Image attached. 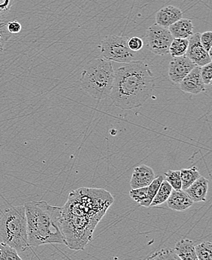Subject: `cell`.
<instances>
[{
  "label": "cell",
  "instance_id": "cell-17",
  "mask_svg": "<svg viewBox=\"0 0 212 260\" xmlns=\"http://www.w3.org/2000/svg\"><path fill=\"white\" fill-rule=\"evenodd\" d=\"M175 252L181 260H198L193 241L183 239L175 244Z\"/></svg>",
  "mask_w": 212,
  "mask_h": 260
},
{
  "label": "cell",
  "instance_id": "cell-1",
  "mask_svg": "<svg viewBox=\"0 0 212 260\" xmlns=\"http://www.w3.org/2000/svg\"><path fill=\"white\" fill-rule=\"evenodd\" d=\"M155 79L148 66L143 61H133L114 71L109 97L113 105L123 110L140 107L152 97Z\"/></svg>",
  "mask_w": 212,
  "mask_h": 260
},
{
  "label": "cell",
  "instance_id": "cell-29",
  "mask_svg": "<svg viewBox=\"0 0 212 260\" xmlns=\"http://www.w3.org/2000/svg\"><path fill=\"white\" fill-rule=\"evenodd\" d=\"M201 77H202V81L205 85L211 84L212 79V63L207 64L201 67L200 70Z\"/></svg>",
  "mask_w": 212,
  "mask_h": 260
},
{
  "label": "cell",
  "instance_id": "cell-26",
  "mask_svg": "<svg viewBox=\"0 0 212 260\" xmlns=\"http://www.w3.org/2000/svg\"><path fill=\"white\" fill-rule=\"evenodd\" d=\"M7 23L6 20H0V53L4 51L6 43L12 36L8 31Z\"/></svg>",
  "mask_w": 212,
  "mask_h": 260
},
{
  "label": "cell",
  "instance_id": "cell-23",
  "mask_svg": "<svg viewBox=\"0 0 212 260\" xmlns=\"http://www.w3.org/2000/svg\"><path fill=\"white\" fill-rule=\"evenodd\" d=\"M147 260H181L173 249H162L159 251L152 253Z\"/></svg>",
  "mask_w": 212,
  "mask_h": 260
},
{
  "label": "cell",
  "instance_id": "cell-12",
  "mask_svg": "<svg viewBox=\"0 0 212 260\" xmlns=\"http://www.w3.org/2000/svg\"><path fill=\"white\" fill-rule=\"evenodd\" d=\"M155 174L152 168L146 165H141L135 168L130 180L132 189L145 187L155 180Z\"/></svg>",
  "mask_w": 212,
  "mask_h": 260
},
{
  "label": "cell",
  "instance_id": "cell-5",
  "mask_svg": "<svg viewBox=\"0 0 212 260\" xmlns=\"http://www.w3.org/2000/svg\"><path fill=\"white\" fill-rule=\"evenodd\" d=\"M0 243L18 252L29 248L24 205L10 207L0 216Z\"/></svg>",
  "mask_w": 212,
  "mask_h": 260
},
{
  "label": "cell",
  "instance_id": "cell-22",
  "mask_svg": "<svg viewBox=\"0 0 212 260\" xmlns=\"http://www.w3.org/2000/svg\"><path fill=\"white\" fill-rule=\"evenodd\" d=\"M198 260H212V244L210 242H204L195 245Z\"/></svg>",
  "mask_w": 212,
  "mask_h": 260
},
{
  "label": "cell",
  "instance_id": "cell-6",
  "mask_svg": "<svg viewBox=\"0 0 212 260\" xmlns=\"http://www.w3.org/2000/svg\"><path fill=\"white\" fill-rule=\"evenodd\" d=\"M100 222L97 219L87 217H61L60 228L64 244L71 250H84L93 240L94 230Z\"/></svg>",
  "mask_w": 212,
  "mask_h": 260
},
{
  "label": "cell",
  "instance_id": "cell-10",
  "mask_svg": "<svg viewBox=\"0 0 212 260\" xmlns=\"http://www.w3.org/2000/svg\"><path fill=\"white\" fill-rule=\"evenodd\" d=\"M195 67L196 66L186 56L172 58L169 66V79L175 84H180Z\"/></svg>",
  "mask_w": 212,
  "mask_h": 260
},
{
  "label": "cell",
  "instance_id": "cell-4",
  "mask_svg": "<svg viewBox=\"0 0 212 260\" xmlns=\"http://www.w3.org/2000/svg\"><path fill=\"white\" fill-rule=\"evenodd\" d=\"M114 79L111 61L96 58L87 62L81 73V89L93 98L103 100L109 97Z\"/></svg>",
  "mask_w": 212,
  "mask_h": 260
},
{
  "label": "cell",
  "instance_id": "cell-7",
  "mask_svg": "<svg viewBox=\"0 0 212 260\" xmlns=\"http://www.w3.org/2000/svg\"><path fill=\"white\" fill-rule=\"evenodd\" d=\"M129 38L110 35L105 38L100 45L104 59L120 63H130L136 60L135 53L127 45Z\"/></svg>",
  "mask_w": 212,
  "mask_h": 260
},
{
  "label": "cell",
  "instance_id": "cell-3",
  "mask_svg": "<svg viewBox=\"0 0 212 260\" xmlns=\"http://www.w3.org/2000/svg\"><path fill=\"white\" fill-rule=\"evenodd\" d=\"M114 201L112 195L106 189L79 188L69 194L67 203L61 207V217L101 220Z\"/></svg>",
  "mask_w": 212,
  "mask_h": 260
},
{
  "label": "cell",
  "instance_id": "cell-14",
  "mask_svg": "<svg viewBox=\"0 0 212 260\" xmlns=\"http://www.w3.org/2000/svg\"><path fill=\"white\" fill-rule=\"evenodd\" d=\"M208 190V180L200 176L192 185L184 191H185L194 203H202L206 202Z\"/></svg>",
  "mask_w": 212,
  "mask_h": 260
},
{
  "label": "cell",
  "instance_id": "cell-27",
  "mask_svg": "<svg viewBox=\"0 0 212 260\" xmlns=\"http://www.w3.org/2000/svg\"><path fill=\"white\" fill-rule=\"evenodd\" d=\"M130 197L133 201L136 203H142L145 200L147 194V186L145 187L137 188V189H132L130 191Z\"/></svg>",
  "mask_w": 212,
  "mask_h": 260
},
{
  "label": "cell",
  "instance_id": "cell-30",
  "mask_svg": "<svg viewBox=\"0 0 212 260\" xmlns=\"http://www.w3.org/2000/svg\"><path fill=\"white\" fill-rule=\"evenodd\" d=\"M127 45L132 51L137 52L142 49L143 46H144V42L139 37H132L128 39Z\"/></svg>",
  "mask_w": 212,
  "mask_h": 260
},
{
  "label": "cell",
  "instance_id": "cell-2",
  "mask_svg": "<svg viewBox=\"0 0 212 260\" xmlns=\"http://www.w3.org/2000/svg\"><path fill=\"white\" fill-rule=\"evenodd\" d=\"M24 208L29 246L64 244L60 228L61 207L40 201L26 203Z\"/></svg>",
  "mask_w": 212,
  "mask_h": 260
},
{
  "label": "cell",
  "instance_id": "cell-15",
  "mask_svg": "<svg viewBox=\"0 0 212 260\" xmlns=\"http://www.w3.org/2000/svg\"><path fill=\"white\" fill-rule=\"evenodd\" d=\"M166 203L170 209L177 211H186L194 203L185 191L182 189L180 190L173 189Z\"/></svg>",
  "mask_w": 212,
  "mask_h": 260
},
{
  "label": "cell",
  "instance_id": "cell-20",
  "mask_svg": "<svg viewBox=\"0 0 212 260\" xmlns=\"http://www.w3.org/2000/svg\"><path fill=\"white\" fill-rule=\"evenodd\" d=\"M188 39H174L169 47V54L172 58L185 56L188 51Z\"/></svg>",
  "mask_w": 212,
  "mask_h": 260
},
{
  "label": "cell",
  "instance_id": "cell-8",
  "mask_svg": "<svg viewBox=\"0 0 212 260\" xmlns=\"http://www.w3.org/2000/svg\"><path fill=\"white\" fill-rule=\"evenodd\" d=\"M144 37L146 46L150 52L160 56L169 54V47L174 38L168 28L155 23L147 28Z\"/></svg>",
  "mask_w": 212,
  "mask_h": 260
},
{
  "label": "cell",
  "instance_id": "cell-18",
  "mask_svg": "<svg viewBox=\"0 0 212 260\" xmlns=\"http://www.w3.org/2000/svg\"><path fill=\"white\" fill-rule=\"evenodd\" d=\"M172 190H173V189H172L170 184L166 180H163V182L160 184L159 189H158L156 196H155L154 200H152L150 207H156L166 203L168 199L170 197Z\"/></svg>",
  "mask_w": 212,
  "mask_h": 260
},
{
  "label": "cell",
  "instance_id": "cell-31",
  "mask_svg": "<svg viewBox=\"0 0 212 260\" xmlns=\"http://www.w3.org/2000/svg\"><path fill=\"white\" fill-rule=\"evenodd\" d=\"M7 29L12 35H15V34H18L21 31L22 26L17 20H11V21H8Z\"/></svg>",
  "mask_w": 212,
  "mask_h": 260
},
{
  "label": "cell",
  "instance_id": "cell-11",
  "mask_svg": "<svg viewBox=\"0 0 212 260\" xmlns=\"http://www.w3.org/2000/svg\"><path fill=\"white\" fill-rule=\"evenodd\" d=\"M200 70L201 67H195L194 70L180 81L179 84L182 91L194 95L205 92L206 88L201 77Z\"/></svg>",
  "mask_w": 212,
  "mask_h": 260
},
{
  "label": "cell",
  "instance_id": "cell-28",
  "mask_svg": "<svg viewBox=\"0 0 212 260\" xmlns=\"http://www.w3.org/2000/svg\"><path fill=\"white\" fill-rule=\"evenodd\" d=\"M200 42L204 49L211 56L212 32L211 31H207V32L200 34Z\"/></svg>",
  "mask_w": 212,
  "mask_h": 260
},
{
  "label": "cell",
  "instance_id": "cell-32",
  "mask_svg": "<svg viewBox=\"0 0 212 260\" xmlns=\"http://www.w3.org/2000/svg\"><path fill=\"white\" fill-rule=\"evenodd\" d=\"M14 3L15 0H0V15H5L10 12Z\"/></svg>",
  "mask_w": 212,
  "mask_h": 260
},
{
  "label": "cell",
  "instance_id": "cell-25",
  "mask_svg": "<svg viewBox=\"0 0 212 260\" xmlns=\"http://www.w3.org/2000/svg\"><path fill=\"white\" fill-rule=\"evenodd\" d=\"M0 260H23L18 255V252L7 244L0 243Z\"/></svg>",
  "mask_w": 212,
  "mask_h": 260
},
{
  "label": "cell",
  "instance_id": "cell-9",
  "mask_svg": "<svg viewBox=\"0 0 212 260\" xmlns=\"http://www.w3.org/2000/svg\"><path fill=\"white\" fill-rule=\"evenodd\" d=\"M188 41L189 44L185 56L189 58L196 67H202L211 62V56L201 45L199 32L193 34Z\"/></svg>",
  "mask_w": 212,
  "mask_h": 260
},
{
  "label": "cell",
  "instance_id": "cell-24",
  "mask_svg": "<svg viewBox=\"0 0 212 260\" xmlns=\"http://www.w3.org/2000/svg\"><path fill=\"white\" fill-rule=\"evenodd\" d=\"M165 179L170 184L174 190L181 189L182 183L180 171H168L165 173Z\"/></svg>",
  "mask_w": 212,
  "mask_h": 260
},
{
  "label": "cell",
  "instance_id": "cell-19",
  "mask_svg": "<svg viewBox=\"0 0 212 260\" xmlns=\"http://www.w3.org/2000/svg\"><path fill=\"white\" fill-rule=\"evenodd\" d=\"M180 178H181V189L185 190L201 176L199 170L196 167L190 169H183L180 171Z\"/></svg>",
  "mask_w": 212,
  "mask_h": 260
},
{
  "label": "cell",
  "instance_id": "cell-21",
  "mask_svg": "<svg viewBox=\"0 0 212 260\" xmlns=\"http://www.w3.org/2000/svg\"><path fill=\"white\" fill-rule=\"evenodd\" d=\"M163 180H164V178L162 175H160V176L155 178V180L150 183V184L147 186V197H146L145 200L139 204L141 206L146 207V208L150 207L152 200H154L155 196H156L157 192H158V189H159L160 184L163 182Z\"/></svg>",
  "mask_w": 212,
  "mask_h": 260
},
{
  "label": "cell",
  "instance_id": "cell-13",
  "mask_svg": "<svg viewBox=\"0 0 212 260\" xmlns=\"http://www.w3.org/2000/svg\"><path fill=\"white\" fill-rule=\"evenodd\" d=\"M183 12L173 6L160 9L156 14V23L163 27L169 28L171 25L182 18Z\"/></svg>",
  "mask_w": 212,
  "mask_h": 260
},
{
  "label": "cell",
  "instance_id": "cell-16",
  "mask_svg": "<svg viewBox=\"0 0 212 260\" xmlns=\"http://www.w3.org/2000/svg\"><path fill=\"white\" fill-rule=\"evenodd\" d=\"M194 24L190 19L181 18L168 29L174 39H188L194 34Z\"/></svg>",
  "mask_w": 212,
  "mask_h": 260
}]
</instances>
